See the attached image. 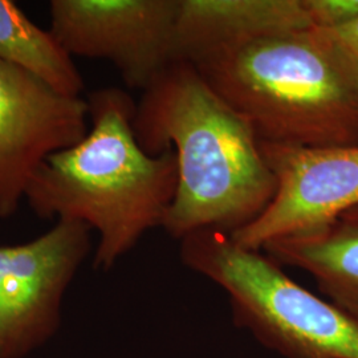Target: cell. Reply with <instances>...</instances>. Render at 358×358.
Returning a JSON list of instances; mask_svg holds the SVG:
<instances>
[{
    "mask_svg": "<svg viewBox=\"0 0 358 358\" xmlns=\"http://www.w3.org/2000/svg\"><path fill=\"white\" fill-rule=\"evenodd\" d=\"M133 130L146 153L176 154L177 192L162 226L176 239L239 230L275 195L254 129L187 60L170 63L142 90Z\"/></svg>",
    "mask_w": 358,
    "mask_h": 358,
    "instance_id": "1",
    "label": "cell"
},
{
    "mask_svg": "<svg viewBox=\"0 0 358 358\" xmlns=\"http://www.w3.org/2000/svg\"><path fill=\"white\" fill-rule=\"evenodd\" d=\"M85 138L52 154L29 182L26 201L40 219L77 220L100 235L94 266L110 268L152 229L162 227L176 198L173 150L146 153L133 130L136 103L117 88L88 97Z\"/></svg>",
    "mask_w": 358,
    "mask_h": 358,
    "instance_id": "2",
    "label": "cell"
},
{
    "mask_svg": "<svg viewBox=\"0 0 358 358\" xmlns=\"http://www.w3.org/2000/svg\"><path fill=\"white\" fill-rule=\"evenodd\" d=\"M192 64L259 141L358 145V68L322 29L256 38Z\"/></svg>",
    "mask_w": 358,
    "mask_h": 358,
    "instance_id": "3",
    "label": "cell"
},
{
    "mask_svg": "<svg viewBox=\"0 0 358 358\" xmlns=\"http://www.w3.org/2000/svg\"><path fill=\"white\" fill-rule=\"evenodd\" d=\"M182 262L230 296L234 316L285 358H358V322L292 280L262 251L226 231L183 238Z\"/></svg>",
    "mask_w": 358,
    "mask_h": 358,
    "instance_id": "4",
    "label": "cell"
},
{
    "mask_svg": "<svg viewBox=\"0 0 358 358\" xmlns=\"http://www.w3.org/2000/svg\"><path fill=\"white\" fill-rule=\"evenodd\" d=\"M276 183L272 201L231 239L262 251L282 238L324 230L358 207V145L301 146L259 141Z\"/></svg>",
    "mask_w": 358,
    "mask_h": 358,
    "instance_id": "5",
    "label": "cell"
},
{
    "mask_svg": "<svg viewBox=\"0 0 358 358\" xmlns=\"http://www.w3.org/2000/svg\"><path fill=\"white\" fill-rule=\"evenodd\" d=\"M50 15L65 51L112 63L131 90L176 62L178 0H52Z\"/></svg>",
    "mask_w": 358,
    "mask_h": 358,
    "instance_id": "6",
    "label": "cell"
},
{
    "mask_svg": "<svg viewBox=\"0 0 358 358\" xmlns=\"http://www.w3.org/2000/svg\"><path fill=\"white\" fill-rule=\"evenodd\" d=\"M90 229L60 219L20 245L0 247V358H22L50 338L68 285L90 254Z\"/></svg>",
    "mask_w": 358,
    "mask_h": 358,
    "instance_id": "7",
    "label": "cell"
},
{
    "mask_svg": "<svg viewBox=\"0 0 358 358\" xmlns=\"http://www.w3.org/2000/svg\"><path fill=\"white\" fill-rule=\"evenodd\" d=\"M88 122L87 100L0 60V217L15 214L50 155L85 138Z\"/></svg>",
    "mask_w": 358,
    "mask_h": 358,
    "instance_id": "8",
    "label": "cell"
},
{
    "mask_svg": "<svg viewBox=\"0 0 358 358\" xmlns=\"http://www.w3.org/2000/svg\"><path fill=\"white\" fill-rule=\"evenodd\" d=\"M308 28L303 0H178L176 60L195 63L256 38Z\"/></svg>",
    "mask_w": 358,
    "mask_h": 358,
    "instance_id": "9",
    "label": "cell"
},
{
    "mask_svg": "<svg viewBox=\"0 0 358 358\" xmlns=\"http://www.w3.org/2000/svg\"><path fill=\"white\" fill-rule=\"evenodd\" d=\"M263 251L278 264L308 272L329 301L358 322V223L282 238Z\"/></svg>",
    "mask_w": 358,
    "mask_h": 358,
    "instance_id": "10",
    "label": "cell"
},
{
    "mask_svg": "<svg viewBox=\"0 0 358 358\" xmlns=\"http://www.w3.org/2000/svg\"><path fill=\"white\" fill-rule=\"evenodd\" d=\"M0 60L36 75L53 90L80 97L84 80L73 57L13 1L0 0Z\"/></svg>",
    "mask_w": 358,
    "mask_h": 358,
    "instance_id": "11",
    "label": "cell"
},
{
    "mask_svg": "<svg viewBox=\"0 0 358 358\" xmlns=\"http://www.w3.org/2000/svg\"><path fill=\"white\" fill-rule=\"evenodd\" d=\"M312 28L334 29L358 17V0H303Z\"/></svg>",
    "mask_w": 358,
    "mask_h": 358,
    "instance_id": "12",
    "label": "cell"
},
{
    "mask_svg": "<svg viewBox=\"0 0 358 358\" xmlns=\"http://www.w3.org/2000/svg\"><path fill=\"white\" fill-rule=\"evenodd\" d=\"M346 59L358 68V17L345 26L334 29H322Z\"/></svg>",
    "mask_w": 358,
    "mask_h": 358,
    "instance_id": "13",
    "label": "cell"
},
{
    "mask_svg": "<svg viewBox=\"0 0 358 358\" xmlns=\"http://www.w3.org/2000/svg\"><path fill=\"white\" fill-rule=\"evenodd\" d=\"M343 220H346V222H353V223H358V207L356 208H353V210H350V211H348L344 217H341Z\"/></svg>",
    "mask_w": 358,
    "mask_h": 358,
    "instance_id": "14",
    "label": "cell"
}]
</instances>
